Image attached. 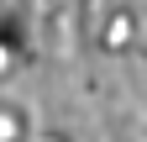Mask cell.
I'll return each instance as SVG.
<instances>
[{
  "label": "cell",
  "instance_id": "1",
  "mask_svg": "<svg viewBox=\"0 0 147 142\" xmlns=\"http://www.w3.org/2000/svg\"><path fill=\"white\" fill-rule=\"evenodd\" d=\"M21 137H26L21 111H0V142H21Z\"/></svg>",
  "mask_w": 147,
  "mask_h": 142
},
{
  "label": "cell",
  "instance_id": "2",
  "mask_svg": "<svg viewBox=\"0 0 147 142\" xmlns=\"http://www.w3.org/2000/svg\"><path fill=\"white\" fill-rule=\"evenodd\" d=\"M126 37H131V21L116 16V21H110V42H126Z\"/></svg>",
  "mask_w": 147,
  "mask_h": 142
},
{
  "label": "cell",
  "instance_id": "3",
  "mask_svg": "<svg viewBox=\"0 0 147 142\" xmlns=\"http://www.w3.org/2000/svg\"><path fill=\"white\" fill-rule=\"evenodd\" d=\"M11 63H16L11 58V42H0V74H11Z\"/></svg>",
  "mask_w": 147,
  "mask_h": 142
},
{
  "label": "cell",
  "instance_id": "4",
  "mask_svg": "<svg viewBox=\"0 0 147 142\" xmlns=\"http://www.w3.org/2000/svg\"><path fill=\"white\" fill-rule=\"evenodd\" d=\"M37 142H58V137H37Z\"/></svg>",
  "mask_w": 147,
  "mask_h": 142
}]
</instances>
